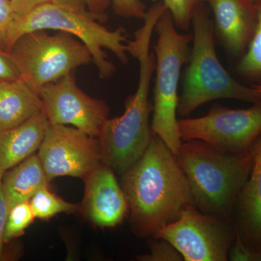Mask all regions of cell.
I'll use <instances>...</instances> for the list:
<instances>
[{
    "instance_id": "6da1fadb",
    "label": "cell",
    "mask_w": 261,
    "mask_h": 261,
    "mask_svg": "<svg viewBox=\"0 0 261 261\" xmlns=\"http://www.w3.org/2000/svg\"><path fill=\"white\" fill-rule=\"evenodd\" d=\"M122 176L130 226L140 238H154L185 207L194 205L190 184L176 155L154 134L145 153Z\"/></svg>"
},
{
    "instance_id": "7a4b0ae2",
    "label": "cell",
    "mask_w": 261,
    "mask_h": 261,
    "mask_svg": "<svg viewBox=\"0 0 261 261\" xmlns=\"http://www.w3.org/2000/svg\"><path fill=\"white\" fill-rule=\"evenodd\" d=\"M175 155L190 184L194 205L204 214L233 222L238 196L251 171L252 149L231 152L189 140Z\"/></svg>"
},
{
    "instance_id": "3957f363",
    "label": "cell",
    "mask_w": 261,
    "mask_h": 261,
    "mask_svg": "<svg viewBox=\"0 0 261 261\" xmlns=\"http://www.w3.org/2000/svg\"><path fill=\"white\" fill-rule=\"evenodd\" d=\"M150 44L147 34H140L128 43V54L140 65L138 86L135 93L127 97L123 114L108 118L98 137L103 164L121 175L145 153L153 136L149 124L153 106L149 92L156 60Z\"/></svg>"
},
{
    "instance_id": "277c9868",
    "label": "cell",
    "mask_w": 261,
    "mask_h": 261,
    "mask_svg": "<svg viewBox=\"0 0 261 261\" xmlns=\"http://www.w3.org/2000/svg\"><path fill=\"white\" fill-rule=\"evenodd\" d=\"M191 24L193 44L178 98V114L190 116L202 105L224 98L260 102L259 92L240 84L221 65L215 46L214 24L202 5L195 10Z\"/></svg>"
},
{
    "instance_id": "5b68a950",
    "label": "cell",
    "mask_w": 261,
    "mask_h": 261,
    "mask_svg": "<svg viewBox=\"0 0 261 261\" xmlns=\"http://www.w3.org/2000/svg\"><path fill=\"white\" fill-rule=\"evenodd\" d=\"M90 13H82L53 2L36 7L27 15L15 19L10 27L5 51L9 53L18 38L27 33L55 30L68 33L87 46L101 79H110L116 72L104 49L111 51L118 61L128 62L126 30L122 27L109 30Z\"/></svg>"
},
{
    "instance_id": "8992f818",
    "label": "cell",
    "mask_w": 261,
    "mask_h": 261,
    "mask_svg": "<svg viewBox=\"0 0 261 261\" xmlns=\"http://www.w3.org/2000/svg\"><path fill=\"white\" fill-rule=\"evenodd\" d=\"M172 15L166 10L158 20L154 32L158 39L154 46L156 72L154 87L152 133L159 137L173 154L181 145L178 128V87L182 66L190 58L193 36L180 34Z\"/></svg>"
},
{
    "instance_id": "52a82bcc",
    "label": "cell",
    "mask_w": 261,
    "mask_h": 261,
    "mask_svg": "<svg viewBox=\"0 0 261 261\" xmlns=\"http://www.w3.org/2000/svg\"><path fill=\"white\" fill-rule=\"evenodd\" d=\"M23 79L37 90L57 82L80 67L93 63L88 48L74 36L46 30L23 34L8 53Z\"/></svg>"
},
{
    "instance_id": "ba28073f",
    "label": "cell",
    "mask_w": 261,
    "mask_h": 261,
    "mask_svg": "<svg viewBox=\"0 0 261 261\" xmlns=\"http://www.w3.org/2000/svg\"><path fill=\"white\" fill-rule=\"evenodd\" d=\"M236 236L234 223L204 214L194 205L154 238L173 245L186 261H226Z\"/></svg>"
},
{
    "instance_id": "9c48e42d",
    "label": "cell",
    "mask_w": 261,
    "mask_h": 261,
    "mask_svg": "<svg viewBox=\"0 0 261 261\" xmlns=\"http://www.w3.org/2000/svg\"><path fill=\"white\" fill-rule=\"evenodd\" d=\"M181 140H200L231 152L252 149L261 135V101L246 109L214 104L205 116L178 120Z\"/></svg>"
},
{
    "instance_id": "30bf717a",
    "label": "cell",
    "mask_w": 261,
    "mask_h": 261,
    "mask_svg": "<svg viewBox=\"0 0 261 261\" xmlns=\"http://www.w3.org/2000/svg\"><path fill=\"white\" fill-rule=\"evenodd\" d=\"M38 156L49 182L61 176L84 179L102 164L99 139L65 125L49 123Z\"/></svg>"
},
{
    "instance_id": "8fae6325",
    "label": "cell",
    "mask_w": 261,
    "mask_h": 261,
    "mask_svg": "<svg viewBox=\"0 0 261 261\" xmlns=\"http://www.w3.org/2000/svg\"><path fill=\"white\" fill-rule=\"evenodd\" d=\"M38 92L42 113L50 124L75 127L98 138L109 118L108 105L84 93L77 85L73 73L45 84Z\"/></svg>"
},
{
    "instance_id": "7c38bea8",
    "label": "cell",
    "mask_w": 261,
    "mask_h": 261,
    "mask_svg": "<svg viewBox=\"0 0 261 261\" xmlns=\"http://www.w3.org/2000/svg\"><path fill=\"white\" fill-rule=\"evenodd\" d=\"M84 180L85 192L81 210L85 217L101 228L121 224L129 208L114 171L102 163Z\"/></svg>"
},
{
    "instance_id": "4fadbf2b",
    "label": "cell",
    "mask_w": 261,
    "mask_h": 261,
    "mask_svg": "<svg viewBox=\"0 0 261 261\" xmlns=\"http://www.w3.org/2000/svg\"><path fill=\"white\" fill-rule=\"evenodd\" d=\"M252 165L235 207L236 236L252 254L261 250V135L252 147Z\"/></svg>"
},
{
    "instance_id": "5bb4252c",
    "label": "cell",
    "mask_w": 261,
    "mask_h": 261,
    "mask_svg": "<svg viewBox=\"0 0 261 261\" xmlns=\"http://www.w3.org/2000/svg\"><path fill=\"white\" fill-rule=\"evenodd\" d=\"M213 10L216 31L223 45L233 56H243L257 23V5L252 0H205Z\"/></svg>"
},
{
    "instance_id": "9a60e30c",
    "label": "cell",
    "mask_w": 261,
    "mask_h": 261,
    "mask_svg": "<svg viewBox=\"0 0 261 261\" xmlns=\"http://www.w3.org/2000/svg\"><path fill=\"white\" fill-rule=\"evenodd\" d=\"M49 124L42 111L21 124L0 130V169L7 171L34 154Z\"/></svg>"
},
{
    "instance_id": "2e32d148",
    "label": "cell",
    "mask_w": 261,
    "mask_h": 261,
    "mask_svg": "<svg viewBox=\"0 0 261 261\" xmlns=\"http://www.w3.org/2000/svg\"><path fill=\"white\" fill-rule=\"evenodd\" d=\"M40 112L39 92L23 79L0 84V130L21 124Z\"/></svg>"
},
{
    "instance_id": "e0dca14e",
    "label": "cell",
    "mask_w": 261,
    "mask_h": 261,
    "mask_svg": "<svg viewBox=\"0 0 261 261\" xmlns=\"http://www.w3.org/2000/svg\"><path fill=\"white\" fill-rule=\"evenodd\" d=\"M49 183L38 154H32L13 169L5 171L3 189L8 208L30 200L39 189Z\"/></svg>"
},
{
    "instance_id": "ac0fdd59",
    "label": "cell",
    "mask_w": 261,
    "mask_h": 261,
    "mask_svg": "<svg viewBox=\"0 0 261 261\" xmlns=\"http://www.w3.org/2000/svg\"><path fill=\"white\" fill-rule=\"evenodd\" d=\"M31 207L37 219L47 220L57 214H73L78 211V205L66 202L51 193L48 186L39 189L29 200Z\"/></svg>"
},
{
    "instance_id": "d6986e66",
    "label": "cell",
    "mask_w": 261,
    "mask_h": 261,
    "mask_svg": "<svg viewBox=\"0 0 261 261\" xmlns=\"http://www.w3.org/2000/svg\"><path fill=\"white\" fill-rule=\"evenodd\" d=\"M257 23L247 51L238 65V71L245 78L261 80V3L257 4Z\"/></svg>"
},
{
    "instance_id": "ffe728a7",
    "label": "cell",
    "mask_w": 261,
    "mask_h": 261,
    "mask_svg": "<svg viewBox=\"0 0 261 261\" xmlns=\"http://www.w3.org/2000/svg\"><path fill=\"white\" fill-rule=\"evenodd\" d=\"M34 219L36 218L29 201L20 202L12 207L8 212L5 226V243L23 235Z\"/></svg>"
},
{
    "instance_id": "44dd1931",
    "label": "cell",
    "mask_w": 261,
    "mask_h": 261,
    "mask_svg": "<svg viewBox=\"0 0 261 261\" xmlns=\"http://www.w3.org/2000/svg\"><path fill=\"white\" fill-rule=\"evenodd\" d=\"M177 28L187 31L197 7L205 0H163Z\"/></svg>"
},
{
    "instance_id": "7402d4cb",
    "label": "cell",
    "mask_w": 261,
    "mask_h": 261,
    "mask_svg": "<svg viewBox=\"0 0 261 261\" xmlns=\"http://www.w3.org/2000/svg\"><path fill=\"white\" fill-rule=\"evenodd\" d=\"M149 242V252L147 255H141L138 260L145 261L184 260L179 252L171 244L163 239L153 238Z\"/></svg>"
},
{
    "instance_id": "603a6c76",
    "label": "cell",
    "mask_w": 261,
    "mask_h": 261,
    "mask_svg": "<svg viewBox=\"0 0 261 261\" xmlns=\"http://www.w3.org/2000/svg\"><path fill=\"white\" fill-rule=\"evenodd\" d=\"M115 14L127 19L143 20L147 13L146 5L142 0H110Z\"/></svg>"
},
{
    "instance_id": "cb8c5ba5",
    "label": "cell",
    "mask_w": 261,
    "mask_h": 261,
    "mask_svg": "<svg viewBox=\"0 0 261 261\" xmlns=\"http://www.w3.org/2000/svg\"><path fill=\"white\" fill-rule=\"evenodd\" d=\"M15 18L10 0H0V49L3 50L5 51L8 33Z\"/></svg>"
},
{
    "instance_id": "d4e9b609",
    "label": "cell",
    "mask_w": 261,
    "mask_h": 261,
    "mask_svg": "<svg viewBox=\"0 0 261 261\" xmlns=\"http://www.w3.org/2000/svg\"><path fill=\"white\" fill-rule=\"evenodd\" d=\"M20 78V73L15 62L8 53L0 49V84Z\"/></svg>"
},
{
    "instance_id": "484cf974",
    "label": "cell",
    "mask_w": 261,
    "mask_h": 261,
    "mask_svg": "<svg viewBox=\"0 0 261 261\" xmlns=\"http://www.w3.org/2000/svg\"><path fill=\"white\" fill-rule=\"evenodd\" d=\"M5 172V171L0 169V260L3 254L5 226H6L7 219L9 212V208H8L3 189V178Z\"/></svg>"
},
{
    "instance_id": "4316f807",
    "label": "cell",
    "mask_w": 261,
    "mask_h": 261,
    "mask_svg": "<svg viewBox=\"0 0 261 261\" xmlns=\"http://www.w3.org/2000/svg\"><path fill=\"white\" fill-rule=\"evenodd\" d=\"M85 3L89 13L97 21L101 23L107 21V10L111 6L110 0H85Z\"/></svg>"
},
{
    "instance_id": "83f0119b",
    "label": "cell",
    "mask_w": 261,
    "mask_h": 261,
    "mask_svg": "<svg viewBox=\"0 0 261 261\" xmlns=\"http://www.w3.org/2000/svg\"><path fill=\"white\" fill-rule=\"evenodd\" d=\"M16 18L23 16L39 5L53 2L51 0H10Z\"/></svg>"
},
{
    "instance_id": "f1b7e54d",
    "label": "cell",
    "mask_w": 261,
    "mask_h": 261,
    "mask_svg": "<svg viewBox=\"0 0 261 261\" xmlns=\"http://www.w3.org/2000/svg\"><path fill=\"white\" fill-rule=\"evenodd\" d=\"M51 1L57 5L66 7L70 9L82 12V13H89L85 0H51Z\"/></svg>"
},
{
    "instance_id": "f546056e",
    "label": "cell",
    "mask_w": 261,
    "mask_h": 261,
    "mask_svg": "<svg viewBox=\"0 0 261 261\" xmlns=\"http://www.w3.org/2000/svg\"><path fill=\"white\" fill-rule=\"evenodd\" d=\"M252 261H261V250L260 251L254 254Z\"/></svg>"
},
{
    "instance_id": "4dcf8cb0",
    "label": "cell",
    "mask_w": 261,
    "mask_h": 261,
    "mask_svg": "<svg viewBox=\"0 0 261 261\" xmlns=\"http://www.w3.org/2000/svg\"><path fill=\"white\" fill-rule=\"evenodd\" d=\"M252 87H253L257 92H259V93L261 94V84H255V85L252 86Z\"/></svg>"
},
{
    "instance_id": "1f68e13d",
    "label": "cell",
    "mask_w": 261,
    "mask_h": 261,
    "mask_svg": "<svg viewBox=\"0 0 261 261\" xmlns=\"http://www.w3.org/2000/svg\"><path fill=\"white\" fill-rule=\"evenodd\" d=\"M255 4H259V3H261V0H252Z\"/></svg>"
}]
</instances>
